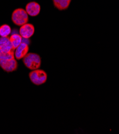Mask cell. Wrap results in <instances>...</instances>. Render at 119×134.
I'll return each mask as SVG.
<instances>
[{
	"mask_svg": "<svg viewBox=\"0 0 119 134\" xmlns=\"http://www.w3.org/2000/svg\"><path fill=\"white\" fill-rule=\"evenodd\" d=\"M15 50L8 36L0 37V59L15 58Z\"/></svg>",
	"mask_w": 119,
	"mask_h": 134,
	"instance_id": "1",
	"label": "cell"
},
{
	"mask_svg": "<svg viewBox=\"0 0 119 134\" xmlns=\"http://www.w3.org/2000/svg\"><path fill=\"white\" fill-rule=\"evenodd\" d=\"M23 63L28 69L32 71L39 69L41 65L40 56L35 53H28L23 58Z\"/></svg>",
	"mask_w": 119,
	"mask_h": 134,
	"instance_id": "2",
	"label": "cell"
},
{
	"mask_svg": "<svg viewBox=\"0 0 119 134\" xmlns=\"http://www.w3.org/2000/svg\"><path fill=\"white\" fill-rule=\"evenodd\" d=\"M11 19L16 25L21 26L28 23L29 15L25 9L18 8L13 11Z\"/></svg>",
	"mask_w": 119,
	"mask_h": 134,
	"instance_id": "3",
	"label": "cell"
},
{
	"mask_svg": "<svg viewBox=\"0 0 119 134\" xmlns=\"http://www.w3.org/2000/svg\"><path fill=\"white\" fill-rule=\"evenodd\" d=\"M29 77L34 85L40 86L46 82L48 75L44 70L38 69L31 71L29 73Z\"/></svg>",
	"mask_w": 119,
	"mask_h": 134,
	"instance_id": "4",
	"label": "cell"
},
{
	"mask_svg": "<svg viewBox=\"0 0 119 134\" xmlns=\"http://www.w3.org/2000/svg\"><path fill=\"white\" fill-rule=\"evenodd\" d=\"M18 63L15 58L11 59H0V67L6 72L10 73L16 71L18 68Z\"/></svg>",
	"mask_w": 119,
	"mask_h": 134,
	"instance_id": "5",
	"label": "cell"
},
{
	"mask_svg": "<svg viewBox=\"0 0 119 134\" xmlns=\"http://www.w3.org/2000/svg\"><path fill=\"white\" fill-rule=\"evenodd\" d=\"M35 27L33 24L27 23L21 26L19 29V34L23 38H30L34 34Z\"/></svg>",
	"mask_w": 119,
	"mask_h": 134,
	"instance_id": "6",
	"label": "cell"
},
{
	"mask_svg": "<svg viewBox=\"0 0 119 134\" xmlns=\"http://www.w3.org/2000/svg\"><path fill=\"white\" fill-rule=\"evenodd\" d=\"M25 10L28 15L31 17H35L38 16L40 12L41 6L36 2H30L26 4Z\"/></svg>",
	"mask_w": 119,
	"mask_h": 134,
	"instance_id": "7",
	"label": "cell"
},
{
	"mask_svg": "<svg viewBox=\"0 0 119 134\" xmlns=\"http://www.w3.org/2000/svg\"><path fill=\"white\" fill-rule=\"evenodd\" d=\"M29 51V44L22 42L15 50V57L17 60L22 59L28 53Z\"/></svg>",
	"mask_w": 119,
	"mask_h": 134,
	"instance_id": "8",
	"label": "cell"
},
{
	"mask_svg": "<svg viewBox=\"0 0 119 134\" xmlns=\"http://www.w3.org/2000/svg\"><path fill=\"white\" fill-rule=\"evenodd\" d=\"M72 0H52L54 7L59 11L67 10Z\"/></svg>",
	"mask_w": 119,
	"mask_h": 134,
	"instance_id": "9",
	"label": "cell"
},
{
	"mask_svg": "<svg viewBox=\"0 0 119 134\" xmlns=\"http://www.w3.org/2000/svg\"><path fill=\"white\" fill-rule=\"evenodd\" d=\"M10 42L15 49L18 47L22 42V37L20 34H13L9 37Z\"/></svg>",
	"mask_w": 119,
	"mask_h": 134,
	"instance_id": "10",
	"label": "cell"
},
{
	"mask_svg": "<svg viewBox=\"0 0 119 134\" xmlns=\"http://www.w3.org/2000/svg\"><path fill=\"white\" fill-rule=\"evenodd\" d=\"M11 29L9 25L7 24H3L0 26V36H8L11 34Z\"/></svg>",
	"mask_w": 119,
	"mask_h": 134,
	"instance_id": "11",
	"label": "cell"
}]
</instances>
